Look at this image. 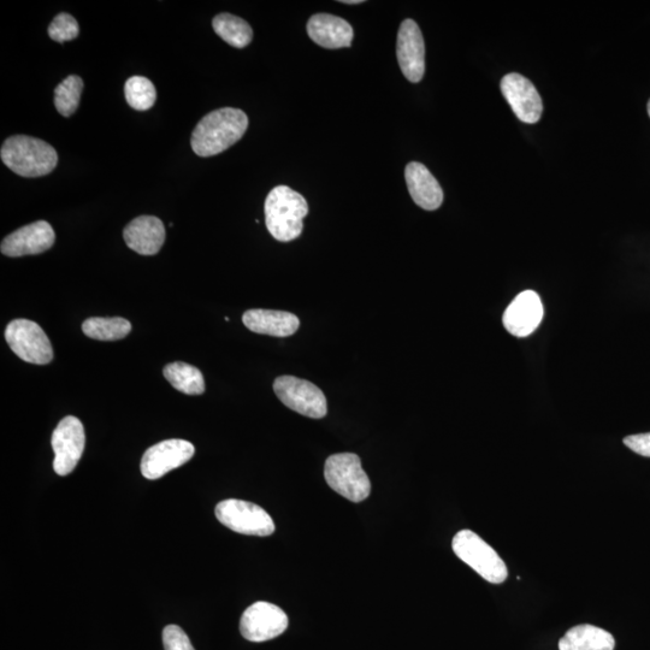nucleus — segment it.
<instances>
[{
    "mask_svg": "<svg viewBox=\"0 0 650 650\" xmlns=\"http://www.w3.org/2000/svg\"><path fill=\"white\" fill-rule=\"evenodd\" d=\"M247 128L248 117L242 110L223 108L212 111L193 130L192 149L199 157L220 155L238 143Z\"/></svg>",
    "mask_w": 650,
    "mask_h": 650,
    "instance_id": "1",
    "label": "nucleus"
},
{
    "mask_svg": "<svg viewBox=\"0 0 650 650\" xmlns=\"http://www.w3.org/2000/svg\"><path fill=\"white\" fill-rule=\"evenodd\" d=\"M265 223L273 238L281 242L298 239L304 229L309 205L303 195L287 186H277L264 205Z\"/></svg>",
    "mask_w": 650,
    "mask_h": 650,
    "instance_id": "2",
    "label": "nucleus"
},
{
    "mask_svg": "<svg viewBox=\"0 0 650 650\" xmlns=\"http://www.w3.org/2000/svg\"><path fill=\"white\" fill-rule=\"evenodd\" d=\"M0 157L15 174L40 177L52 173L58 163L57 151L44 140L15 135L4 141Z\"/></svg>",
    "mask_w": 650,
    "mask_h": 650,
    "instance_id": "3",
    "label": "nucleus"
},
{
    "mask_svg": "<svg viewBox=\"0 0 650 650\" xmlns=\"http://www.w3.org/2000/svg\"><path fill=\"white\" fill-rule=\"evenodd\" d=\"M324 477L328 486L347 500L362 502L369 498L371 482L357 454L330 455L325 462Z\"/></svg>",
    "mask_w": 650,
    "mask_h": 650,
    "instance_id": "4",
    "label": "nucleus"
},
{
    "mask_svg": "<svg viewBox=\"0 0 650 650\" xmlns=\"http://www.w3.org/2000/svg\"><path fill=\"white\" fill-rule=\"evenodd\" d=\"M452 547L460 560L489 583L500 584L506 581L508 571L504 560L471 530H463L455 535Z\"/></svg>",
    "mask_w": 650,
    "mask_h": 650,
    "instance_id": "5",
    "label": "nucleus"
},
{
    "mask_svg": "<svg viewBox=\"0 0 650 650\" xmlns=\"http://www.w3.org/2000/svg\"><path fill=\"white\" fill-rule=\"evenodd\" d=\"M216 517L235 533L265 537L274 534L275 523L270 514L252 502L228 499L216 506Z\"/></svg>",
    "mask_w": 650,
    "mask_h": 650,
    "instance_id": "6",
    "label": "nucleus"
},
{
    "mask_svg": "<svg viewBox=\"0 0 650 650\" xmlns=\"http://www.w3.org/2000/svg\"><path fill=\"white\" fill-rule=\"evenodd\" d=\"M274 392L283 405L299 415L313 419L327 416V399L312 382L294 376H280L274 382Z\"/></svg>",
    "mask_w": 650,
    "mask_h": 650,
    "instance_id": "7",
    "label": "nucleus"
},
{
    "mask_svg": "<svg viewBox=\"0 0 650 650\" xmlns=\"http://www.w3.org/2000/svg\"><path fill=\"white\" fill-rule=\"evenodd\" d=\"M5 339L17 357L29 364L46 365L52 362L53 348L40 325L28 319H15L5 329Z\"/></svg>",
    "mask_w": 650,
    "mask_h": 650,
    "instance_id": "8",
    "label": "nucleus"
},
{
    "mask_svg": "<svg viewBox=\"0 0 650 650\" xmlns=\"http://www.w3.org/2000/svg\"><path fill=\"white\" fill-rule=\"evenodd\" d=\"M51 443L55 452L53 469L56 474H72L85 451V429L80 419L73 416L63 418L53 431Z\"/></svg>",
    "mask_w": 650,
    "mask_h": 650,
    "instance_id": "9",
    "label": "nucleus"
},
{
    "mask_svg": "<svg viewBox=\"0 0 650 650\" xmlns=\"http://www.w3.org/2000/svg\"><path fill=\"white\" fill-rule=\"evenodd\" d=\"M288 628V617L279 606L259 601L248 607L240 620L241 635L251 642L279 637Z\"/></svg>",
    "mask_w": 650,
    "mask_h": 650,
    "instance_id": "10",
    "label": "nucleus"
},
{
    "mask_svg": "<svg viewBox=\"0 0 650 650\" xmlns=\"http://www.w3.org/2000/svg\"><path fill=\"white\" fill-rule=\"evenodd\" d=\"M195 448L186 440H165L150 447L141 460V474L155 481L167 475L193 458Z\"/></svg>",
    "mask_w": 650,
    "mask_h": 650,
    "instance_id": "11",
    "label": "nucleus"
},
{
    "mask_svg": "<svg viewBox=\"0 0 650 650\" xmlns=\"http://www.w3.org/2000/svg\"><path fill=\"white\" fill-rule=\"evenodd\" d=\"M500 87L519 121L530 124L540 121L543 104L533 82L524 78L523 75L512 73L501 80Z\"/></svg>",
    "mask_w": 650,
    "mask_h": 650,
    "instance_id": "12",
    "label": "nucleus"
},
{
    "mask_svg": "<svg viewBox=\"0 0 650 650\" xmlns=\"http://www.w3.org/2000/svg\"><path fill=\"white\" fill-rule=\"evenodd\" d=\"M397 56L405 78L413 84L421 82L425 73V45L421 29L411 19L401 23Z\"/></svg>",
    "mask_w": 650,
    "mask_h": 650,
    "instance_id": "13",
    "label": "nucleus"
},
{
    "mask_svg": "<svg viewBox=\"0 0 650 650\" xmlns=\"http://www.w3.org/2000/svg\"><path fill=\"white\" fill-rule=\"evenodd\" d=\"M56 234L50 223L38 221L17 229L2 242L4 256L23 257L44 253L55 244Z\"/></svg>",
    "mask_w": 650,
    "mask_h": 650,
    "instance_id": "14",
    "label": "nucleus"
},
{
    "mask_svg": "<svg viewBox=\"0 0 650 650\" xmlns=\"http://www.w3.org/2000/svg\"><path fill=\"white\" fill-rule=\"evenodd\" d=\"M543 318V305L540 295L534 291H525L517 295L507 307L504 327L516 338H527L540 327Z\"/></svg>",
    "mask_w": 650,
    "mask_h": 650,
    "instance_id": "15",
    "label": "nucleus"
},
{
    "mask_svg": "<svg viewBox=\"0 0 650 650\" xmlns=\"http://www.w3.org/2000/svg\"><path fill=\"white\" fill-rule=\"evenodd\" d=\"M124 241L141 256H155L164 245L165 228L155 216H140L124 228Z\"/></svg>",
    "mask_w": 650,
    "mask_h": 650,
    "instance_id": "16",
    "label": "nucleus"
},
{
    "mask_svg": "<svg viewBox=\"0 0 650 650\" xmlns=\"http://www.w3.org/2000/svg\"><path fill=\"white\" fill-rule=\"evenodd\" d=\"M307 34L317 45L330 50L350 47L354 38L350 23L330 14L313 15L307 22Z\"/></svg>",
    "mask_w": 650,
    "mask_h": 650,
    "instance_id": "17",
    "label": "nucleus"
},
{
    "mask_svg": "<svg viewBox=\"0 0 650 650\" xmlns=\"http://www.w3.org/2000/svg\"><path fill=\"white\" fill-rule=\"evenodd\" d=\"M407 188L413 202L419 208L435 211L443 203V191L440 183L422 163L412 162L405 169Z\"/></svg>",
    "mask_w": 650,
    "mask_h": 650,
    "instance_id": "18",
    "label": "nucleus"
},
{
    "mask_svg": "<svg viewBox=\"0 0 650 650\" xmlns=\"http://www.w3.org/2000/svg\"><path fill=\"white\" fill-rule=\"evenodd\" d=\"M242 322L253 333L275 338H288L297 333L300 327L299 318L293 313L275 310L246 311Z\"/></svg>",
    "mask_w": 650,
    "mask_h": 650,
    "instance_id": "19",
    "label": "nucleus"
},
{
    "mask_svg": "<svg viewBox=\"0 0 650 650\" xmlns=\"http://www.w3.org/2000/svg\"><path fill=\"white\" fill-rule=\"evenodd\" d=\"M616 641L604 629L594 625H577L566 632L559 642V650H614Z\"/></svg>",
    "mask_w": 650,
    "mask_h": 650,
    "instance_id": "20",
    "label": "nucleus"
},
{
    "mask_svg": "<svg viewBox=\"0 0 650 650\" xmlns=\"http://www.w3.org/2000/svg\"><path fill=\"white\" fill-rule=\"evenodd\" d=\"M167 381L179 392L187 395H202L205 380L202 371L187 363L176 362L165 366L163 371Z\"/></svg>",
    "mask_w": 650,
    "mask_h": 650,
    "instance_id": "21",
    "label": "nucleus"
},
{
    "mask_svg": "<svg viewBox=\"0 0 650 650\" xmlns=\"http://www.w3.org/2000/svg\"><path fill=\"white\" fill-rule=\"evenodd\" d=\"M212 27H214L218 37H221L227 44L236 47V49H244V47L251 44L253 39L251 26L245 20L232 14L217 15L212 21Z\"/></svg>",
    "mask_w": 650,
    "mask_h": 650,
    "instance_id": "22",
    "label": "nucleus"
},
{
    "mask_svg": "<svg viewBox=\"0 0 650 650\" xmlns=\"http://www.w3.org/2000/svg\"><path fill=\"white\" fill-rule=\"evenodd\" d=\"M82 332L93 340L116 341L126 338L132 332V324L121 317H93L82 324Z\"/></svg>",
    "mask_w": 650,
    "mask_h": 650,
    "instance_id": "23",
    "label": "nucleus"
},
{
    "mask_svg": "<svg viewBox=\"0 0 650 650\" xmlns=\"http://www.w3.org/2000/svg\"><path fill=\"white\" fill-rule=\"evenodd\" d=\"M84 91V80L78 75H70L55 90V106L64 117L73 116L78 110Z\"/></svg>",
    "mask_w": 650,
    "mask_h": 650,
    "instance_id": "24",
    "label": "nucleus"
},
{
    "mask_svg": "<svg viewBox=\"0 0 650 650\" xmlns=\"http://www.w3.org/2000/svg\"><path fill=\"white\" fill-rule=\"evenodd\" d=\"M124 96L130 108L138 111L150 110L156 103L155 85L144 76H133L124 85Z\"/></svg>",
    "mask_w": 650,
    "mask_h": 650,
    "instance_id": "25",
    "label": "nucleus"
},
{
    "mask_svg": "<svg viewBox=\"0 0 650 650\" xmlns=\"http://www.w3.org/2000/svg\"><path fill=\"white\" fill-rule=\"evenodd\" d=\"M47 32H49V37L53 41L63 44L65 41L78 38L80 27L78 21L72 15L62 13L53 19Z\"/></svg>",
    "mask_w": 650,
    "mask_h": 650,
    "instance_id": "26",
    "label": "nucleus"
},
{
    "mask_svg": "<svg viewBox=\"0 0 650 650\" xmlns=\"http://www.w3.org/2000/svg\"><path fill=\"white\" fill-rule=\"evenodd\" d=\"M163 644L165 650H195L186 632L177 625H168L163 630Z\"/></svg>",
    "mask_w": 650,
    "mask_h": 650,
    "instance_id": "27",
    "label": "nucleus"
},
{
    "mask_svg": "<svg viewBox=\"0 0 650 650\" xmlns=\"http://www.w3.org/2000/svg\"><path fill=\"white\" fill-rule=\"evenodd\" d=\"M624 443L631 451L650 458V433L625 437Z\"/></svg>",
    "mask_w": 650,
    "mask_h": 650,
    "instance_id": "28",
    "label": "nucleus"
},
{
    "mask_svg": "<svg viewBox=\"0 0 650 650\" xmlns=\"http://www.w3.org/2000/svg\"><path fill=\"white\" fill-rule=\"evenodd\" d=\"M340 3L348 4V5H356V4H362L363 0H351V2H348V0H342V2Z\"/></svg>",
    "mask_w": 650,
    "mask_h": 650,
    "instance_id": "29",
    "label": "nucleus"
},
{
    "mask_svg": "<svg viewBox=\"0 0 650 650\" xmlns=\"http://www.w3.org/2000/svg\"><path fill=\"white\" fill-rule=\"evenodd\" d=\"M648 115L650 117V99H649V102H648Z\"/></svg>",
    "mask_w": 650,
    "mask_h": 650,
    "instance_id": "30",
    "label": "nucleus"
}]
</instances>
